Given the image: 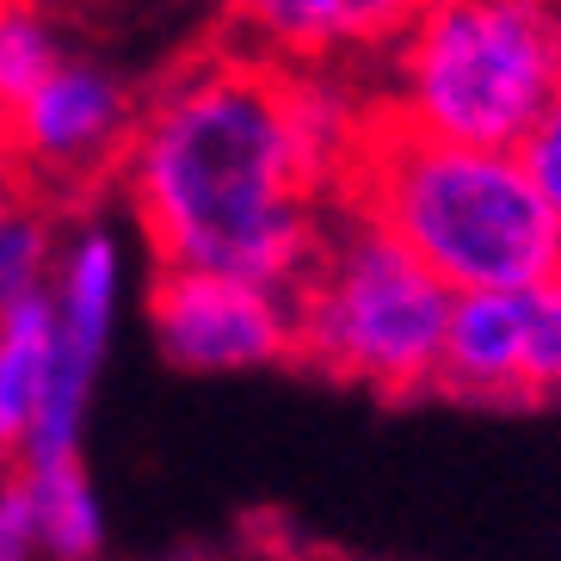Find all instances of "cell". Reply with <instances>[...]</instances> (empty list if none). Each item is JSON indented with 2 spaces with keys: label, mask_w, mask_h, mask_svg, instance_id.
<instances>
[{
  "label": "cell",
  "mask_w": 561,
  "mask_h": 561,
  "mask_svg": "<svg viewBox=\"0 0 561 561\" xmlns=\"http://www.w3.org/2000/svg\"><path fill=\"white\" fill-rule=\"evenodd\" d=\"M438 389L488 408H525V297H457Z\"/></svg>",
  "instance_id": "9"
},
{
  "label": "cell",
  "mask_w": 561,
  "mask_h": 561,
  "mask_svg": "<svg viewBox=\"0 0 561 561\" xmlns=\"http://www.w3.org/2000/svg\"><path fill=\"white\" fill-rule=\"evenodd\" d=\"M561 87V7L549 0H438L413 7L389 50L377 105L450 149L518 154Z\"/></svg>",
  "instance_id": "3"
},
{
  "label": "cell",
  "mask_w": 561,
  "mask_h": 561,
  "mask_svg": "<svg viewBox=\"0 0 561 561\" xmlns=\"http://www.w3.org/2000/svg\"><path fill=\"white\" fill-rule=\"evenodd\" d=\"M333 204L396 234L450 297H525L561 272V229L518 154L413 136L377 100Z\"/></svg>",
  "instance_id": "2"
},
{
  "label": "cell",
  "mask_w": 561,
  "mask_h": 561,
  "mask_svg": "<svg viewBox=\"0 0 561 561\" xmlns=\"http://www.w3.org/2000/svg\"><path fill=\"white\" fill-rule=\"evenodd\" d=\"M525 401H561V272L525 290Z\"/></svg>",
  "instance_id": "13"
},
{
  "label": "cell",
  "mask_w": 561,
  "mask_h": 561,
  "mask_svg": "<svg viewBox=\"0 0 561 561\" xmlns=\"http://www.w3.org/2000/svg\"><path fill=\"white\" fill-rule=\"evenodd\" d=\"M68 62L62 25L37 7H0V117H13Z\"/></svg>",
  "instance_id": "12"
},
{
  "label": "cell",
  "mask_w": 561,
  "mask_h": 561,
  "mask_svg": "<svg viewBox=\"0 0 561 561\" xmlns=\"http://www.w3.org/2000/svg\"><path fill=\"white\" fill-rule=\"evenodd\" d=\"M32 481L37 500V530H44V561H93L105 549V506L100 488L87 481L81 462L56 469H19Z\"/></svg>",
  "instance_id": "11"
},
{
  "label": "cell",
  "mask_w": 561,
  "mask_h": 561,
  "mask_svg": "<svg viewBox=\"0 0 561 561\" xmlns=\"http://www.w3.org/2000/svg\"><path fill=\"white\" fill-rule=\"evenodd\" d=\"M136 124H142V93L130 75H117L100 56H68L13 117H0V136L32 192L75 198L124 173Z\"/></svg>",
  "instance_id": "6"
},
{
  "label": "cell",
  "mask_w": 561,
  "mask_h": 561,
  "mask_svg": "<svg viewBox=\"0 0 561 561\" xmlns=\"http://www.w3.org/2000/svg\"><path fill=\"white\" fill-rule=\"evenodd\" d=\"M25 192H32V185H25V173H19L13 149H7V136H0V222L25 210Z\"/></svg>",
  "instance_id": "17"
},
{
  "label": "cell",
  "mask_w": 561,
  "mask_h": 561,
  "mask_svg": "<svg viewBox=\"0 0 561 561\" xmlns=\"http://www.w3.org/2000/svg\"><path fill=\"white\" fill-rule=\"evenodd\" d=\"M56 278V241L50 222L37 210H19L0 222V302L7 297H32V290H50Z\"/></svg>",
  "instance_id": "14"
},
{
  "label": "cell",
  "mask_w": 561,
  "mask_h": 561,
  "mask_svg": "<svg viewBox=\"0 0 561 561\" xmlns=\"http://www.w3.org/2000/svg\"><path fill=\"white\" fill-rule=\"evenodd\" d=\"M518 161H525L530 185L543 192L549 216H556V229H561V87H556V100H549V112L537 117V130L525 136Z\"/></svg>",
  "instance_id": "15"
},
{
  "label": "cell",
  "mask_w": 561,
  "mask_h": 561,
  "mask_svg": "<svg viewBox=\"0 0 561 561\" xmlns=\"http://www.w3.org/2000/svg\"><path fill=\"white\" fill-rule=\"evenodd\" d=\"M37 556H44V530H37L32 481L13 476L0 481V561H37Z\"/></svg>",
  "instance_id": "16"
},
{
  "label": "cell",
  "mask_w": 561,
  "mask_h": 561,
  "mask_svg": "<svg viewBox=\"0 0 561 561\" xmlns=\"http://www.w3.org/2000/svg\"><path fill=\"white\" fill-rule=\"evenodd\" d=\"M124 204L154 272L297 290L333 210L297 117V68L248 44H210L142 93L124 154Z\"/></svg>",
  "instance_id": "1"
},
{
  "label": "cell",
  "mask_w": 561,
  "mask_h": 561,
  "mask_svg": "<svg viewBox=\"0 0 561 561\" xmlns=\"http://www.w3.org/2000/svg\"><path fill=\"white\" fill-rule=\"evenodd\" d=\"M50 370H56V309H50V290H32V297H7L0 302V408L7 420L32 426L37 401L50 389Z\"/></svg>",
  "instance_id": "10"
},
{
  "label": "cell",
  "mask_w": 561,
  "mask_h": 561,
  "mask_svg": "<svg viewBox=\"0 0 561 561\" xmlns=\"http://www.w3.org/2000/svg\"><path fill=\"white\" fill-rule=\"evenodd\" d=\"M149 328L167 364L192 377L272 370L297 358V302L284 290L216 278V272H154Z\"/></svg>",
  "instance_id": "7"
},
{
  "label": "cell",
  "mask_w": 561,
  "mask_h": 561,
  "mask_svg": "<svg viewBox=\"0 0 561 561\" xmlns=\"http://www.w3.org/2000/svg\"><path fill=\"white\" fill-rule=\"evenodd\" d=\"M19 462H25V438H19V426L7 420V408H0V481H13Z\"/></svg>",
  "instance_id": "18"
},
{
  "label": "cell",
  "mask_w": 561,
  "mask_h": 561,
  "mask_svg": "<svg viewBox=\"0 0 561 561\" xmlns=\"http://www.w3.org/2000/svg\"><path fill=\"white\" fill-rule=\"evenodd\" d=\"M50 309H56V370L32 413V426H25V462L19 469L81 462L93 382L105 370L117 309H124V241H117V229L105 216H87V222H75L56 241Z\"/></svg>",
  "instance_id": "5"
},
{
  "label": "cell",
  "mask_w": 561,
  "mask_h": 561,
  "mask_svg": "<svg viewBox=\"0 0 561 561\" xmlns=\"http://www.w3.org/2000/svg\"><path fill=\"white\" fill-rule=\"evenodd\" d=\"M297 302V358L328 370L333 382H358L377 396L438 389L450 328V290L401 248L396 234L333 204L321 222Z\"/></svg>",
  "instance_id": "4"
},
{
  "label": "cell",
  "mask_w": 561,
  "mask_h": 561,
  "mask_svg": "<svg viewBox=\"0 0 561 561\" xmlns=\"http://www.w3.org/2000/svg\"><path fill=\"white\" fill-rule=\"evenodd\" d=\"M413 7H382V0H260L229 19L234 44L260 50L265 62L309 68V75H346L364 56L396 50L408 32Z\"/></svg>",
  "instance_id": "8"
}]
</instances>
